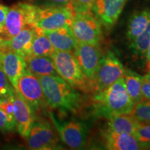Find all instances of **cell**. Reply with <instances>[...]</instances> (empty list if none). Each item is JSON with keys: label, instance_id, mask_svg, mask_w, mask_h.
<instances>
[{"label": "cell", "instance_id": "6da1fadb", "mask_svg": "<svg viewBox=\"0 0 150 150\" xmlns=\"http://www.w3.org/2000/svg\"><path fill=\"white\" fill-rule=\"evenodd\" d=\"M49 107L63 113L78 114L85 106V98L59 75L37 76Z\"/></svg>", "mask_w": 150, "mask_h": 150}, {"label": "cell", "instance_id": "7a4b0ae2", "mask_svg": "<svg viewBox=\"0 0 150 150\" xmlns=\"http://www.w3.org/2000/svg\"><path fill=\"white\" fill-rule=\"evenodd\" d=\"M92 103L94 115L105 118L112 115L131 114L135 104L127 91L123 77L94 93Z\"/></svg>", "mask_w": 150, "mask_h": 150}, {"label": "cell", "instance_id": "3957f363", "mask_svg": "<svg viewBox=\"0 0 150 150\" xmlns=\"http://www.w3.org/2000/svg\"><path fill=\"white\" fill-rule=\"evenodd\" d=\"M51 58L58 74L69 85L86 94L96 93L95 87L84 74L73 52L55 50Z\"/></svg>", "mask_w": 150, "mask_h": 150}, {"label": "cell", "instance_id": "277c9868", "mask_svg": "<svg viewBox=\"0 0 150 150\" xmlns=\"http://www.w3.org/2000/svg\"><path fill=\"white\" fill-rule=\"evenodd\" d=\"M38 6L31 3L18 2L8 8L0 35L5 40L16 36L27 25L34 26Z\"/></svg>", "mask_w": 150, "mask_h": 150}, {"label": "cell", "instance_id": "5b68a950", "mask_svg": "<svg viewBox=\"0 0 150 150\" xmlns=\"http://www.w3.org/2000/svg\"><path fill=\"white\" fill-rule=\"evenodd\" d=\"M75 14L72 3L61 6H38L34 26L43 31L71 27Z\"/></svg>", "mask_w": 150, "mask_h": 150}, {"label": "cell", "instance_id": "8992f818", "mask_svg": "<svg viewBox=\"0 0 150 150\" xmlns=\"http://www.w3.org/2000/svg\"><path fill=\"white\" fill-rule=\"evenodd\" d=\"M15 89L31 106L35 115L46 112L48 105L45 98L42 85L36 75L27 69L17 81Z\"/></svg>", "mask_w": 150, "mask_h": 150}, {"label": "cell", "instance_id": "52a82bcc", "mask_svg": "<svg viewBox=\"0 0 150 150\" xmlns=\"http://www.w3.org/2000/svg\"><path fill=\"white\" fill-rule=\"evenodd\" d=\"M62 142L71 149H79L86 147L88 136L89 126L80 120H60L52 112H49Z\"/></svg>", "mask_w": 150, "mask_h": 150}, {"label": "cell", "instance_id": "ba28073f", "mask_svg": "<svg viewBox=\"0 0 150 150\" xmlns=\"http://www.w3.org/2000/svg\"><path fill=\"white\" fill-rule=\"evenodd\" d=\"M102 25L91 11L76 12L71 24L79 42L99 46L103 40Z\"/></svg>", "mask_w": 150, "mask_h": 150}, {"label": "cell", "instance_id": "9c48e42d", "mask_svg": "<svg viewBox=\"0 0 150 150\" xmlns=\"http://www.w3.org/2000/svg\"><path fill=\"white\" fill-rule=\"evenodd\" d=\"M26 140L31 149H56L60 147L57 135L51 124L38 116L30 127Z\"/></svg>", "mask_w": 150, "mask_h": 150}, {"label": "cell", "instance_id": "30bf717a", "mask_svg": "<svg viewBox=\"0 0 150 150\" xmlns=\"http://www.w3.org/2000/svg\"><path fill=\"white\" fill-rule=\"evenodd\" d=\"M125 68L113 52L108 51L103 54L97 67L95 84L97 92L110 86L118 79L123 77Z\"/></svg>", "mask_w": 150, "mask_h": 150}, {"label": "cell", "instance_id": "8fae6325", "mask_svg": "<svg viewBox=\"0 0 150 150\" xmlns=\"http://www.w3.org/2000/svg\"><path fill=\"white\" fill-rule=\"evenodd\" d=\"M73 53L84 74L95 87V79L97 69L99 60L102 56L99 46L79 42L77 47Z\"/></svg>", "mask_w": 150, "mask_h": 150}, {"label": "cell", "instance_id": "7c38bea8", "mask_svg": "<svg viewBox=\"0 0 150 150\" xmlns=\"http://www.w3.org/2000/svg\"><path fill=\"white\" fill-rule=\"evenodd\" d=\"M128 0H96L91 8L92 13L106 30L115 25Z\"/></svg>", "mask_w": 150, "mask_h": 150}, {"label": "cell", "instance_id": "4fadbf2b", "mask_svg": "<svg viewBox=\"0 0 150 150\" xmlns=\"http://www.w3.org/2000/svg\"><path fill=\"white\" fill-rule=\"evenodd\" d=\"M13 112L17 131L20 136L26 138L36 115L31 106L19 95L16 89L13 93Z\"/></svg>", "mask_w": 150, "mask_h": 150}, {"label": "cell", "instance_id": "5bb4252c", "mask_svg": "<svg viewBox=\"0 0 150 150\" xmlns=\"http://www.w3.org/2000/svg\"><path fill=\"white\" fill-rule=\"evenodd\" d=\"M104 147L110 150H138L141 146L134 135L122 134L107 127L101 130L100 134Z\"/></svg>", "mask_w": 150, "mask_h": 150}, {"label": "cell", "instance_id": "9a60e30c", "mask_svg": "<svg viewBox=\"0 0 150 150\" xmlns=\"http://www.w3.org/2000/svg\"><path fill=\"white\" fill-rule=\"evenodd\" d=\"M35 35V27L27 25L18 34L10 39L5 40L0 51H12L25 58L31 55V45Z\"/></svg>", "mask_w": 150, "mask_h": 150}, {"label": "cell", "instance_id": "2e32d148", "mask_svg": "<svg viewBox=\"0 0 150 150\" xmlns=\"http://www.w3.org/2000/svg\"><path fill=\"white\" fill-rule=\"evenodd\" d=\"M0 69L15 88L19 77L27 68L25 59L20 54L12 51H0Z\"/></svg>", "mask_w": 150, "mask_h": 150}, {"label": "cell", "instance_id": "e0dca14e", "mask_svg": "<svg viewBox=\"0 0 150 150\" xmlns=\"http://www.w3.org/2000/svg\"><path fill=\"white\" fill-rule=\"evenodd\" d=\"M44 32L51 41L56 50L74 52L79 44L71 27H62Z\"/></svg>", "mask_w": 150, "mask_h": 150}, {"label": "cell", "instance_id": "ac0fdd59", "mask_svg": "<svg viewBox=\"0 0 150 150\" xmlns=\"http://www.w3.org/2000/svg\"><path fill=\"white\" fill-rule=\"evenodd\" d=\"M150 20V9L145 8L134 11L129 19L126 37L129 43L134 41L145 31Z\"/></svg>", "mask_w": 150, "mask_h": 150}, {"label": "cell", "instance_id": "d6986e66", "mask_svg": "<svg viewBox=\"0 0 150 150\" xmlns=\"http://www.w3.org/2000/svg\"><path fill=\"white\" fill-rule=\"evenodd\" d=\"M107 128L115 132L134 135L140 122L131 114H118L106 117Z\"/></svg>", "mask_w": 150, "mask_h": 150}, {"label": "cell", "instance_id": "ffe728a7", "mask_svg": "<svg viewBox=\"0 0 150 150\" xmlns=\"http://www.w3.org/2000/svg\"><path fill=\"white\" fill-rule=\"evenodd\" d=\"M24 59L27 68L36 76L59 75L51 57L29 55L24 58Z\"/></svg>", "mask_w": 150, "mask_h": 150}, {"label": "cell", "instance_id": "44dd1931", "mask_svg": "<svg viewBox=\"0 0 150 150\" xmlns=\"http://www.w3.org/2000/svg\"><path fill=\"white\" fill-rule=\"evenodd\" d=\"M55 48L42 30L35 27V35L31 45V55L52 57Z\"/></svg>", "mask_w": 150, "mask_h": 150}, {"label": "cell", "instance_id": "7402d4cb", "mask_svg": "<svg viewBox=\"0 0 150 150\" xmlns=\"http://www.w3.org/2000/svg\"><path fill=\"white\" fill-rule=\"evenodd\" d=\"M123 78L127 91L133 102L136 104L143 99L141 92L143 76L131 70L126 69Z\"/></svg>", "mask_w": 150, "mask_h": 150}, {"label": "cell", "instance_id": "603a6c76", "mask_svg": "<svg viewBox=\"0 0 150 150\" xmlns=\"http://www.w3.org/2000/svg\"><path fill=\"white\" fill-rule=\"evenodd\" d=\"M150 43V20L145 31L129 44L133 56L138 59L145 58L147 50Z\"/></svg>", "mask_w": 150, "mask_h": 150}, {"label": "cell", "instance_id": "cb8c5ba5", "mask_svg": "<svg viewBox=\"0 0 150 150\" xmlns=\"http://www.w3.org/2000/svg\"><path fill=\"white\" fill-rule=\"evenodd\" d=\"M131 115L140 123L150 124V100L143 99L136 103Z\"/></svg>", "mask_w": 150, "mask_h": 150}, {"label": "cell", "instance_id": "d4e9b609", "mask_svg": "<svg viewBox=\"0 0 150 150\" xmlns=\"http://www.w3.org/2000/svg\"><path fill=\"white\" fill-rule=\"evenodd\" d=\"M134 136L141 146L142 149H150V124L140 123Z\"/></svg>", "mask_w": 150, "mask_h": 150}, {"label": "cell", "instance_id": "484cf974", "mask_svg": "<svg viewBox=\"0 0 150 150\" xmlns=\"http://www.w3.org/2000/svg\"><path fill=\"white\" fill-rule=\"evenodd\" d=\"M13 93L8 96L0 97V109L5 112L11 123L16 125L13 112Z\"/></svg>", "mask_w": 150, "mask_h": 150}, {"label": "cell", "instance_id": "4316f807", "mask_svg": "<svg viewBox=\"0 0 150 150\" xmlns=\"http://www.w3.org/2000/svg\"><path fill=\"white\" fill-rule=\"evenodd\" d=\"M15 88L5 73L0 69V97L8 96L13 93Z\"/></svg>", "mask_w": 150, "mask_h": 150}, {"label": "cell", "instance_id": "83f0119b", "mask_svg": "<svg viewBox=\"0 0 150 150\" xmlns=\"http://www.w3.org/2000/svg\"><path fill=\"white\" fill-rule=\"evenodd\" d=\"M30 2L38 6H61L67 5L73 0H29Z\"/></svg>", "mask_w": 150, "mask_h": 150}, {"label": "cell", "instance_id": "f1b7e54d", "mask_svg": "<svg viewBox=\"0 0 150 150\" xmlns=\"http://www.w3.org/2000/svg\"><path fill=\"white\" fill-rule=\"evenodd\" d=\"M16 125L9 121L5 112L0 109V131L4 134L13 132L16 130Z\"/></svg>", "mask_w": 150, "mask_h": 150}, {"label": "cell", "instance_id": "f546056e", "mask_svg": "<svg viewBox=\"0 0 150 150\" xmlns=\"http://www.w3.org/2000/svg\"><path fill=\"white\" fill-rule=\"evenodd\" d=\"M96 0H73L72 4L76 12L91 11L93 4Z\"/></svg>", "mask_w": 150, "mask_h": 150}, {"label": "cell", "instance_id": "4dcf8cb0", "mask_svg": "<svg viewBox=\"0 0 150 150\" xmlns=\"http://www.w3.org/2000/svg\"><path fill=\"white\" fill-rule=\"evenodd\" d=\"M141 92L142 98L150 100V83L144 78L142 79Z\"/></svg>", "mask_w": 150, "mask_h": 150}, {"label": "cell", "instance_id": "1f68e13d", "mask_svg": "<svg viewBox=\"0 0 150 150\" xmlns=\"http://www.w3.org/2000/svg\"><path fill=\"white\" fill-rule=\"evenodd\" d=\"M8 11V7L6 6H4L0 4V32L2 30L4 24L6 16L7 13Z\"/></svg>", "mask_w": 150, "mask_h": 150}, {"label": "cell", "instance_id": "d6a6232c", "mask_svg": "<svg viewBox=\"0 0 150 150\" xmlns=\"http://www.w3.org/2000/svg\"><path fill=\"white\" fill-rule=\"evenodd\" d=\"M145 70L146 72H148V71L150 70V43L148 46V48L147 50V52H146L145 54Z\"/></svg>", "mask_w": 150, "mask_h": 150}, {"label": "cell", "instance_id": "836d02e7", "mask_svg": "<svg viewBox=\"0 0 150 150\" xmlns=\"http://www.w3.org/2000/svg\"><path fill=\"white\" fill-rule=\"evenodd\" d=\"M143 78L145 79V80H147V81H149L150 83V70L148 71V72H147V73H146V74L144 75Z\"/></svg>", "mask_w": 150, "mask_h": 150}, {"label": "cell", "instance_id": "e575fe53", "mask_svg": "<svg viewBox=\"0 0 150 150\" xmlns=\"http://www.w3.org/2000/svg\"><path fill=\"white\" fill-rule=\"evenodd\" d=\"M5 41V39L4 38L1 36V35H0V49L1 48V47H2L4 42Z\"/></svg>", "mask_w": 150, "mask_h": 150}]
</instances>
